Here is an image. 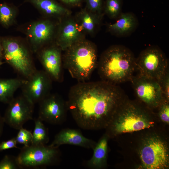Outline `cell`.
Returning a JSON list of instances; mask_svg holds the SVG:
<instances>
[{"label": "cell", "mask_w": 169, "mask_h": 169, "mask_svg": "<svg viewBox=\"0 0 169 169\" xmlns=\"http://www.w3.org/2000/svg\"><path fill=\"white\" fill-rule=\"evenodd\" d=\"M3 56L6 62L22 78L27 79L36 70L29 49L13 39L2 41Z\"/></svg>", "instance_id": "277c9868"}, {"label": "cell", "mask_w": 169, "mask_h": 169, "mask_svg": "<svg viewBox=\"0 0 169 169\" xmlns=\"http://www.w3.org/2000/svg\"><path fill=\"white\" fill-rule=\"evenodd\" d=\"M4 123L3 117L0 113V139L3 132Z\"/></svg>", "instance_id": "1f68e13d"}, {"label": "cell", "mask_w": 169, "mask_h": 169, "mask_svg": "<svg viewBox=\"0 0 169 169\" xmlns=\"http://www.w3.org/2000/svg\"><path fill=\"white\" fill-rule=\"evenodd\" d=\"M26 79L22 78L0 79V102L8 104L16 90L21 87Z\"/></svg>", "instance_id": "ac0fdd59"}, {"label": "cell", "mask_w": 169, "mask_h": 169, "mask_svg": "<svg viewBox=\"0 0 169 169\" xmlns=\"http://www.w3.org/2000/svg\"><path fill=\"white\" fill-rule=\"evenodd\" d=\"M159 115L161 120L165 122L168 123L169 122V106L167 103L162 104L161 107Z\"/></svg>", "instance_id": "f546056e"}, {"label": "cell", "mask_w": 169, "mask_h": 169, "mask_svg": "<svg viewBox=\"0 0 169 169\" xmlns=\"http://www.w3.org/2000/svg\"><path fill=\"white\" fill-rule=\"evenodd\" d=\"M136 58L132 51L124 46L110 47L98 62L101 80L115 85L131 81L136 69Z\"/></svg>", "instance_id": "7a4b0ae2"}, {"label": "cell", "mask_w": 169, "mask_h": 169, "mask_svg": "<svg viewBox=\"0 0 169 169\" xmlns=\"http://www.w3.org/2000/svg\"><path fill=\"white\" fill-rule=\"evenodd\" d=\"M67 4L75 6L79 5L82 0H60Z\"/></svg>", "instance_id": "4dcf8cb0"}, {"label": "cell", "mask_w": 169, "mask_h": 169, "mask_svg": "<svg viewBox=\"0 0 169 169\" xmlns=\"http://www.w3.org/2000/svg\"><path fill=\"white\" fill-rule=\"evenodd\" d=\"M131 81L136 95L146 104L156 105L163 99L158 81L138 74L133 76Z\"/></svg>", "instance_id": "8fae6325"}, {"label": "cell", "mask_w": 169, "mask_h": 169, "mask_svg": "<svg viewBox=\"0 0 169 169\" xmlns=\"http://www.w3.org/2000/svg\"><path fill=\"white\" fill-rule=\"evenodd\" d=\"M81 13V27L82 28L89 33L93 32L97 21L101 16V15L95 17H92L90 14V12L86 10H83Z\"/></svg>", "instance_id": "cb8c5ba5"}, {"label": "cell", "mask_w": 169, "mask_h": 169, "mask_svg": "<svg viewBox=\"0 0 169 169\" xmlns=\"http://www.w3.org/2000/svg\"><path fill=\"white\" fill-rule=\"evenodd\" d=\"M15 137L0 143V152L12 148H17V144Z\"/></svg>", "instance_id": "f1b7e54d"}, {"label": "cell", "mask_w": 169, "mask_h": 169, "mask_svg": "<svg viewBox=\"0 0 169 169\" xmlns=\"http://www.w3.org/2000/svg\"><path fill=\"white\" fill-rule=\"evenodd\" d=\"M16 13V8L6 3H0V23L8 27L14 23Z\"/></svg>", "instance_id": "7402d4cb"}, {"label": "cell", "mask_w": 169, "mask_h": 169, "mask_svg": "<svg viewBox=\"0 0 169 169\" xmlns=\"http://www.w3.org/2000/svg\"><path fill=\"white\" fill-rule=\"evenodd\" d=\"M138 24L137 18L133 13L122 12L115 23L109 25L108 29L116 35L124 36L134 31Z\"/></svg>", "instance_id": "2e32d148"}, {"label": "cell", "mask_w": 169, "mask_h": 169, "mask_svg": "<svg viewBox=\"0 0 169 169\" xmlns=\"http://www.w3.org/2000/svg\"><path fill=\"white\" fill-rule=\"evenodd\" d=\"M43 13L50 15H68L70 11L54 0H25Z\"/></svg>", "instance_id": "d6986e66"}, {"label": "cell", "mask_w": 169, "mask_h": 169, "mask_svg": "<svg viewBox=\"0 0 169 169\" xmlns=\"http://www.w3.org/2000/svg\"><path fill=\"white\" fill-rule=\"evenodd\" d=\"M65 50L63 67L79 82L88 80L98 64L95 46L88 42L77 41Z\"/></svg>", "instance_id": "3957f363"}, {"label": "cell", "mask_w": 169, "mask_h": 169, "mask_svg": "<svg viewBox=\"0 0 169 169\" xmlns=\"http://www.w3.org/2000/svg\"><path fill=\"white\" fill-rule=\"evenodd\" d=\"M8 104L3 118L5 123L11 127L19 130L33 119L34 104L22 94L14 97Z\"/></svg>", "instance_id": "52a82bcc"}, {"label": "cell", "mask_w": 169, "mask_h": 169, "mask_svg": "<svg viewBox=\"0 0 169 169\" xmlns=\"http://www.w3.org/2000/svg\"><path fill=\"white\" fill-rule=\"evenodd\" d=\"M107 139L103 137L93 149V153L91 158L87 161V166L91 169L102 167L105 163L107 151Z\"/></svg>", "instance_id": "ffe728a7"}, {"label": "cell", "mask_w": 169, "mask_h": 169, "mask_svg": "<svg viewBox=\"0 0 169 169\" xmlns=\"http://www.w3.org/2000/svg\"><path fill=\"white\" fill-rule=\"evenodd\" d=\"M3 56V49L2 44L0 43V58Z\"/></svg>", "instance_id": "d6a6232c"}, {"label": "cell", "mask_w": 169, "mask_h": 169, "mask_svg": "<svg viewBox=\"0 0 169 169\" xmlns=\"http://www.w3.org/2000/svg\"><path fill=\"white\" fill-rule=\"evenodd\" d=\"M138 74L159 81L168 70V61L158 47L149 46L142 51L136 58Z\"/></svg>", "instance_id": "8992f818"}, {"label": "cell", "mask_w": 169, "mask_h": 169, "mask_svg": "<svg viewBox=\"0 0 169 169\" xmlns=\"http://www.w3.org/2000/svg\"><path fill=\"white\" fill-rule=\"evenodd\" d=\"M140 158L143 166L146 169L168 167V149L165 144L159 139L151 138L146 141L141 150Z\"/></svg>", "instance_id": "ba28073f"}, {"label": "cell", "mask_w": 169, "mask_h": 169, "mask_svg": "<svg viewBox=\"0 0 169 169\" xmlns=\"http://www.w3.org/2000/svg\"><path fill=\"white\" fill-rule=\"evenodd\" d=\"M104 1V0H85L86 7L90 12L101 14Z\"/></svg>", "instance_id": "4316f807"}, {"label": "cell", "mask_w": 169, "mask_h": 169, "mask_svg": "<svg viewBox=\"0 0 169 169\" xmlns=\"http://www.w3.org/2000/svg\"><path fill=\"white\" fill-rule=\"evenodd\" d=\"M125 108L122 112L121 120L114 124L115 132L117 133L130 132L151 126V123L136 107L131 105Z\"/></svg>", "instance_id": "7c38bea8"}, {"label": "cell", "mask_w": 169, "mask_h": 169, "mask_svg": "<svg viewBox=\"0 0 169 169\" xmlns=\"http://www.w3.org/2000/svg\"><path fill=\"white\" fill-rule=\"evenodd\" d=\"M96 144L95 141L84 136L78 130L65 128L55 135L49 146L59 147L63 145L69 144L93 149Z\"/></svg>", "instance_id": "5bb4252c"}, {"label": "cell", "mask_w": 169, "mask_h": 169, "mask_svg": "<svg viewBox=\"0 0 169 169\" xmlns=\"http://www.w3.org/2000/svg\"><path fill=\"white\" fill-rule=\"evenodd\" d=\"M59 47H51L42 50L40 54V62L45 71L53 80L61 82L63 80V67Z\"/></svg>", "instance_id": "4fadbf2b"}, {"label": "cell", "mask_w": 169, "mask_h": 169, "mask_svg": "<svg viewBox=\"0 0 169 169\" xmlns=\"http://www.w3.org/2000/svg\"><path fill=\"white\" fill-rule=\"evenodd\" d=\"M38 104V118L42 121L59 125L66 120L68 111L66 102L59 95L50 93Z\"/></svg>", "instance_id": "30bf717a"}, {"label": "cell", "mask_w": 169, "mask_h": 169, "mask_svg": "<svg viewBox=\"0 0 169 169\" xmlns=\"http://www.w3.org/2000/svg\"><path fill=\"white\" fill-rule=\"evenodd\" d=\"M54 30L53 24L48 20L35 22L30 25L28 28L27 34L33 51H38L49 40Z\"/></svg>", "instance_id": "9a60e30c"}, {"label": "cell", "mask_w": 169, "mask_h": 169, "mask_svg": "<svg viewBox=\"0 0 169 169\" xmlns=\"http://www.w3.org/2000/svg\"><path fill=\"white\" fill-rule=\"evenodd\" d=\"M20 168L17 163L16 157L6 155L0 161V169Z\"/></svg>", "instance_id": "484cf974"}, {"label": "cell", "mask_w": 169, "mask_h": 169, "mask_svg": "<svg viewBox=\"0 0 169 169\" xmlns=\"http://www.w3.org/2000/svg\"><path fill=\"white\" fill-rule=\"evenodd\" d=\"M53 80L44 70L37 69L21 87L22 94L34 105L50 93Z\"/></svg>", "instance_id": "9c48e42d"}, {"label": "cell", "mask_w": 169, "mask_h": 169, "mask_svg": "<svg viewBox=\"0 0 169 169\" xmlns=\"http://www.w3.org/2000/svg\"><path fill=\"white\" fill-rule=\"evenodd\" d=\"M159 82L161 88L163 99L168 101L169 99V75L168 70Z\"/></svg>", "instance_id": "83f0119b"}, {"label": "cell", "mask_w": 169, "mask_h": 169, "mask_svg": "<svg viewBox=\"0 0 169 169\" xmlns=\"http://www.w3.org/2000/svg\"><path fill=\"white\" fill-rule=\"evenodd\" d=\"M3 64V62L2 61L1 58H0V66Z\"/></svg>", "instance_id": "836d02e7"}, {"label": "cell", "mask_w": 169, "mask_h": 169, "mask_svg": "<svg viewBox=\"0 0 169 169\" xmlns=\"http://www.w3.org/2000/svg\"><path fill=\"white\" fill-rule=\"evenodd\" d=\"M123 93L116 85L102 80L79 82L69 90L67 109L79 127L97 130L110 123Z\"/></svg>", "instance_id": "6da1fadb"}, {"label": "cell", "mask_w": 169, "mask_h": 169, "mask_svg": "<svg viewBox=\"0 0 169 169\" xmlns=\"http://www.w3.org/2000/svg\"><path fill=\"white\" fill-rule=\"evenodd\" d=\"M42 121L38 118L34 120L35 127L31 144L46 145L49 141L48 130Z\"/></svg>", "instance_id": "44dd1931"}, {"label": "cell", "mask_w": 169, "mask_h": 169, "mask_svg": "<svg viewBox=\"0 0 169 169\" xmlns=\"http://www.w3.org/2000/svg\"><path fill=\"white\" fill-rule=\"evenodd\" d=\"M80 33L78 26L74 22L66 23L62 28L57 42L61 49L65 50L77 42Z\"/></svg>", "instance_id": "e0dca14e"}, {"label": "cell", "mask_w": 169, "mask_h": 169, "mask_svg": "<svg viewBox=\"0 0 169 169\" xmlns=\"http://www.w3.org/2000/svg\"><path fill=\"white\" fill-rule=\"evenodd\" d=\"M18 130L15 137L17 143L23 144L24 146L31 145L32 139V133L31 131L23 127Z\"/></svg>", "instance_id": "d4e9b609"}, {"label": "cell", "mask_w": 169, "mask_h": 169, "mask_svg": "<svg viewBox=\"0 0 169 169\" xmlns=\"http://www.w3.org/2000/svg\"><path fill=\"white\" fill-rule=\"evenodd\" d=\"M123 0H105L104 8L106 13L110 18L117 19L121 13Z\"/></svg>", "instance_id": "603a6c76"}, {"label": "cell", "mask_w": 169, "mask_h": 169, "mask_svg": "<svg viewBox=\"0 0 169 169\" xmlns=\"http://www.w3.org/2000/svg\"><path fill=\"white\" fill-rule=\"evenodd\" d=\"M60 156L59 147L31 144L21 149L16 160L20 168H37L56 164Z\"/></svg>", "instance_id": "5b68a950"}]
</instances>
